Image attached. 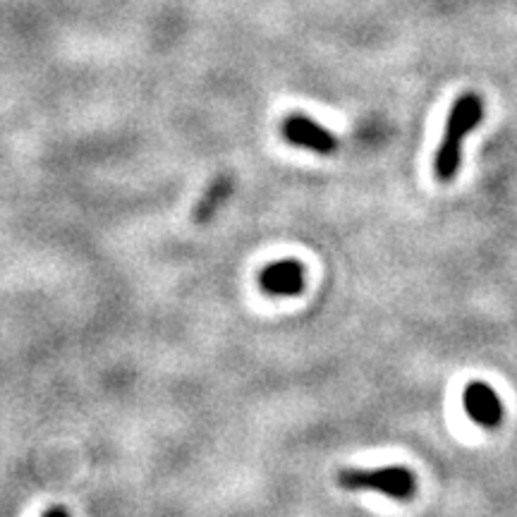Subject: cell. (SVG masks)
<instances>
[{"label": "cell", "mask_w": 517, "mask_h": 517, "mask_svg": "<svg viewBox=\"0 0 517 517\" xmlns=\"http://www.w3.org/2000/svg\"><path fill=\"white\" fill-rule=\"evenodd\" d=\"M462 403H465L467 415H470L479 427L484 429H496L503 419V405L498 393L491 386H486L482 381H474L465 388L462 395Z\"/></svg>", "instance_id": "5b68a950"}, {"label": "cell", "mask_w": 517, "mask_h": 517, "mask_svg": "<svg viewBox=\"0 0 517 517\" xmlns=\"http://www.w3.org/2000/svg\"><path fill=\"white\" fill-rule=\"evenodd\" d=\"M259 288L273 297L300 295L304 290V266L295 259L273 261V264L261 269Z\"/></svg>", "instance_id": "277c9868"}, {"label": "cell", "mask_w": 517, "mask_h": 517, "mask_svg": "<svg viewBox=\"0 0 517 517\" xmlns=\"http://www.w3.org/2000/svg\"><path fill=\"white\" fill-rule=\"evenodd\" d=\"M338 484L348 491H376L395 501H410L417 494V479L407 467H379V470H343Z\"/></svg>", "instance_id": "7a4b0ae2"}, {"label": "cell", "mask_w": 517, "mask_h": 517, "mask_svg": "<svg viewBox=\"0 0 517 517\" xmlns=\"http://www.w3.org/2000/svg\"><path fill=\"white\" fill-rule=\"evenodd\" d=\"M482 115L484 106L477 94H462L460 99L453 103V111H450L446 123V135H443V142L439 151H436L434 161V173L441 182H450L455 178L462 158V139L482 123Z\"/></svg>", "instance_id": "6da1fadb"}, {"label": "cell", "mask_w": 517, "mask_h": 517, "mask_svg": "<svg viewBox=\"0 0 517 517\" xmlns=\"http://www.w3.org/2000/svg\"><path fill=\"white\" fill-rule=\"evenodd\" d=\"M281 132L285 137V142L293 144L297 149H307L314 151V154L321 156H331L336 154L338 149V139L333 132H328L326 127H321L319 123H314L312 118L302 113H293L283 120Z\"/></svg>", "instance_id": "3957f363"}, {"label": "cell", "mask_w": 517, "mask_h": 517, "mask_svg": "<svg viewBox=\"0 0 517 517\" xmlns=\"http://www.w3.org/2000/svg\"><path fill=\"white\" fill-rule=\"evenodd\" d=\"M230 192H233V180L228 175H221L211 182V187L206 190V194L199 199L197 209H194V221L197 223H209L211 218L216 216V211L221 209V204L228 202Z\"/></svg>", "instance_id": "8992f818"}, {"label": "cell", "mask_w": 517, "mask_h": 517, "mask_svg": "<svg viewBox=\"0 0 517 517\" xmlns=\"http://www.w3.org/2000/svg\"><path fill=\"white\" fill-rule=\"evenodd\" d=\"M41 517H70V513H68V508H63V506H56V508H48L44 515Z\"/></svg>", "instance_id": "52a82bcc"}]
</instances>
